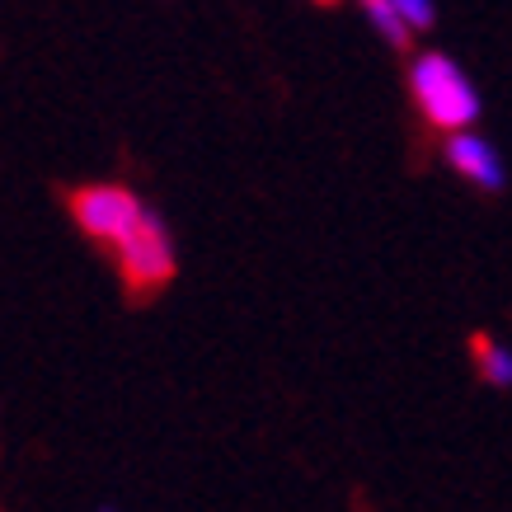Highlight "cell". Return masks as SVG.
<instances>
[{
	"instance_id": "cell-8",
	"label": "cell",
	"mask_w": 512,
	"mask_h": 512,
	"mask_svg": "<svg viewBox=\"0 0 512 512\" xmlns=\"http://www.w3.org/2000/svg\"><path fill=\"white\" fill-rule=\"evenodd\" d=\"M320 5H334V0H320Z\"/></svg>"
},
{
	"instance_id": "cell-6",
	"label": "cell",
	"mask_w": 512,
	"mask_h": 512,
	"mask_svg": "<svg viewBox=\"0 0 512 512\" xmlns=\"http://www.w3.org/2000/svg\"><path fill=\"white\" fill-rule=\"evenodd\" d=\"M362 10H367V19H372L376 29L386 33L395 47H404L409 43V29H404V19H400V10L390 5V0H362Z\"/></svg>"
},
{
	"instance_id": "cell-5",
	"label": "cell",
	"mask_w": 512,
	"mask_h": 512,
	"mask_svg": "<svg viewBox=\"0 0 512 512\" xmlns=\"http://www.w3.org/2000/svg\"><path fill=\"white\" fill-rule=\"evenodd\" d=\"M475 362H480V376L489 386H512V353L508 348H498L494 339H475Z\"/></svg>"
},
{
	"instance_id": "cell-4",
	"label": "cell",
	"mask_w": 512,
	"mask_h": 512,
	"mask_svg": "<svg viewBox=\"0 0 512 512\" xmlns=\"http://www.w3.org/2000/svg\"><path fill=\"white\" fill-rule=\"evenodd\" d=\"M447 160H451V170H461L470 184H484V188L503 184V165H498L494 146L480 141L475 132H456V137L447 141Z\"/></svg>"
},
{
	"instance_id": "cell-2",
	"label": "cell",
	"mask_w": 512,
	"mask_h": 512,
	"mask_svg": "<svg viewBox=\"0 0 512 512\" xmlns=\"http://www.w3.org/2000/svg\"><path fill=\"white\" fill-rule=\"evenodd\" d=\"M71 217L80 221V231L94 235V240H113L123 245L127 235L141 226V202L118 184H90L71 193Z\"/></svg>"
},
{
	"instance_id": "cell-3",
	"label": "cell",
	"mask_w": 512,
	"mask_h": 512,
	"mask_svg": "<svg viewBox=\"0 0 512 512\" xmlns=\"http://www.w3.org/2000/svg\"><path fill=\"white\" fill-rule=\"evenodd\" d=\"M118 268H123L127 287H137V292H151V287L174 278L170 235H165V226L156 217H141L137 231L118 245Z\"/></svg>"
},
{
	"instance_id": "cell-1",
	"label": "cell",
	"mask_w": 512,
	"mask_h": 512,
	"mask_svg": "<svg viewBox=\"0 0 512 512\" xmlns=\"http://www.w3.org/2000/svg\"><path fill=\"white\" fill-rule=\"evenodd\" d=\"M409 85H414V99H419L423 118L433 127H442V132H451V137L466 132V127L475 123V113H480L475 85H470V80L461 76V66L451 62V57H442V52L419 57Z\"/></svg>"
},
{
	"instance_id": "cell-7",
	"label": "cell",
	"mask_w": 512,
	"mask_h": 512,
	"mask_svg": "<svg viewBox=\"0 0 512 512\" xmlns=\"http://www.w3.org/2000/svg\"><path fill=\"white\" fill-rule=\"evenodd\" d=\"M390 5L400 10V19H404V29H409V33L433 24V0H390Z\"/></svg>"
}]
</instances>
